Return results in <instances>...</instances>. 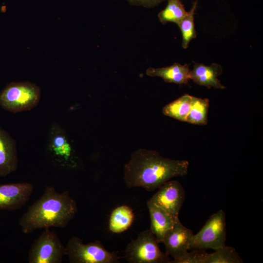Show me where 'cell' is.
Returning a JSON list of instances; mask_svg holds the SVG:
<instances>
[{
	"mask_svg": "<svg viewBox=\"0 0 263 263\" xmlns=\"http://www.w3.org/2000/svg\"><path fill=\"white\" fill-rule=\"evenodd\" d=\"M188 167L187 160L165 158L155 150L139 149L124 166V181L129 188L151 191L174 177L187 175Z\"/></svg>",
	"mask_w": 263,
	"mask_h": 263,
	"instance_id": "1",
	"label": "cell"
},
{
	"mask_svg": "<svg viewBox=\"0 0 263 263\" xmlns=\"http://www.w3.org/2000/svg\"><path fill=\"white\" fill-rule=\"evenodd\" d=\"M77 212V203L68 190L59 193L53 187L47 186L42 196L21 217L19 225L25 234L38 229L64 228Z\"/></svg>",
	"mask_w": 263,
	"mask_h": 263,
	"instance_id": "2",
	"label": "cell"
},
{
	"mask_svg": "<svg viewBox=\"0 0 263 263\" xmlns=\"http://www.w3.org/2000/svg\"><path fill=\"white\" fill-rule=\"evenodd\" d=\"M40 97V89L36 84L29 81L12 82L0 92V106L13 113L27 111L38 105Z\"/></svg>",
	"mask_w": 263,
	"mask_h": 263,
	"instance_id": "3",
	"label": "cell"
},
{
	"mask_svg": "<svg viewBox=\"0 0 263 263\" xmlns=\"http://www.w3.org/2000/svg\"><path fill=\"white\" fill-rule=\"evenodd\" d=\"M150 229L141 232L127 245L124 258L129 263H169V255L163 253Z\"/></svg>",
	"mask_w": 263,
	"mask_h": 263,
	"instance_id": "4",
	"label": "cell"
},
{
	"mask_svg": "<svg viewBox=\"0 0 263 263\" xmlns=\"http://www.w3.org/2000/svg\"><path fill=\"white\" fill-rule=\"evenodd\" d=\"M65 255L71 263H119L114 252L107 250L100 241L84 244L77 236L72 237L65 246Z\"/></svg>",
	"mask_w": 263,
	"mask_h": 263,
	"instance_id": "5",
	"label": "cell"
},
{
	"mask_svg": "<svg viewBox=\"0 0 263 263\" xmlns=\"http://www.w3.org/2000/svg\"><path fill=\"white\" fill-rule=\"evenodd\" d=\"M225 215L221 209L212 214L201 230L193 235L189 249H217L225 245Z\"/></svg>",
	"mask_w": 263,
	"mask_h": 263,
	"instance_id": "6",
	"label": "cell"
},
{
	"mask_svg": "<svg viewBox=\"0 0 263 263\" xmlns=\"http://www.w3.org/2000/svg\"><path fill=\"white\" fill-rule=\"evenodd\" d=\"M65 255V246L57 234L45 229L34 241L28 253L29 263H61Z\"/></svg>",
	"mask_w": 263,
	"mask_h": 263,
	"instance_id": "7",
	"label": "cell"
},
{
	"mask_svg": "<svg viewBox=\"0 0 263 263\" xmlns=\"http://www.w3.org/2000/svg\"><path fill=\"white\" fill-rule=\"evenodd\" d=\"M148 201L162 208L175 220L179 214L185 199V191L181 183L169 180L164 183Z\"/></svg>",
	"mask_w": 263,
	"mask_h": 263,
	"instance_id": "8",
	"label": "cell"
},
{
	"mask_svg": "<svg viewBox=\"0 0 263 263\" xmlns=\"http://www.w3.org/2000/svg\"><path fill=\"white\" fill-rule=\"evenodd\" d=\"M49 155L61 167L71 166L73 150L64 130L56 123L50 128L47 146Z\"/></svg>",
	"mask_w": 263,
	"mask_h": 263,
	"instance_id": "9",
	"label": "cell"
},
{
	"mask_svg": "<svg viewBox=\"0 0 263 263\" xmlns=\"http://www.w3.org/2000/svg\"><path fill=\"white\" fill-rule=\"evenodd\" d=\"M34 190L27 182L0 184V211L15 210L24 206Z\"/></svg>",
	"mask_w": 263,
	"mask_h": 263,
	"instance_id": "10",
	"label": "cell"
},
{
	"mask_svg": "<svg viewBox=\"0 0 263 263\" xmlns=\"http://www.w3.org/2000/svg\"><path fill=\"white\" fill-rule=\"evenodd\" d=\"M193 235L192 230L183 225L178 219L163 237L162 243L165 245L166 253L174 260L181 258L189 249Z\"/></svg>",
	"mask_w": 263,
	"mask_h": 263,
	"instance_id": "11",
	"label": "cell"
},
{
	"mask_svg": "<svg viewBox=\"0 0 263 263\" xmlns=\"http://www.w3.org/2000/svg\"><path fill=\"white\" fill-rule=\"evenodd\" d=\"M18 165L16 142L0 127V177H5L15 171Z\"/></svg>",
	"mask_w": 263,
	"mask_h": 263,
	"instance_id": "12",
	"label": "cell"
},
{
	"mask_svg": "<svg viewBox=\"0 0 263 263\" xmlns=\"http://www.w3.org/2000/svg\"><path fill=\"white\" fill-rule=\"evenodd\" d=\"M222 73V67L218 64L212 63L207 66L193 62V69L190 71V79L197 85L206 86L208 89L213 87L224 89L225 87L218 78Z\"/></svg>",
	"mask_w": 263,
	"mask_h": 263,
	"instance_id": "13",
	"label": "cell"
},
{
	"mask_svg": "<svg viewBox=\"0 0 263 263\" xmlns=\"http://www.w3.org/2000/svg\"><path fill=\"white\" fill-rule=\"evenodd\" d=\"M147 205L150 217V229L159 243H162L166 232L173 226L178 219L175 220L166 211L149 201L147 202Z\"/></svg>",
	"mask_w": 263,
	"mask_h": 263,
	"instance_id": "14",
	"label": "cell"
},
{
	"mask_svg": "<svg viewBox=\"0 0 263 263\" xmlns=\"http://www.w3.org/2000/svg\"><path fill=\"white\" fill-rule=\"evenodd\" d=\"M189 65L175 63L172 65L159 68H149L146 71L148 75L158 76L169 83L187 84L190 79Z\"/></svg>",
	"mask_w": 263,
	"mask_h": 263,
	"instance_id": "15",
	"label": "cell"
},
{
	"mask_svg": "<svg viewBox=\"0 0 263 263\" xmlns=\"http://www.w3.org/2000/svg\"><path fill=\"white\" fill-rule=\"evenodd\" d=\"M134 219V213L129 206H118L112 211L110 215L109 220V230L116 234L122 233L132 225Z\"/></svg>",
	"mask_w": 263,
	"mask_h": 263,
	"instance_id": "16",
	"label": "cell"
},
{
	"mask_svg": "<svg viewBox=\"0 0 263 263\" xmlns=\"http://www.w3.org/2000/svg\"><path fill=\"white\" fill-rule=\"evenodd\" d=\"M193 96L185 94L166 105L163 109L164 115L183 122L191 108Z\"/></svg>",
	"mask_w": 263,
	"mask_h": 263,
	"instance_id": "17",
	"label": "cell"
},
{
	"mask_svg": "<svg viewBox=\"0 0 263 263\" xmlns=\"http://www.w3.org/2000/svg\"><path fill=\"white\" fill-rule=\"evenodd\" d=\"M166 7L158 14L160 21L163 24L173 22L178 25L185 17L188 12L181 0H167Z\"/></svg>",
	"mask_w": 263,
	"mask_h": 263,
	"instance_id": "18",
	"label": "cell"
},
{
	"mask_svg": "<svg viewBox=\"0 0 263 263\" xmlns=\"http://www.w3.org/2000/svg\"><path fill=\"white\" fill-rule=\"evenodd\" d=\"M209 100L193 96L191 108L187 117L188 123L205 125L207 123V113Z\"/></svg>",
	"mask_w": 263,
	"mask_h": 263,
	"instance_id": "19",
	"label": "cell"
},
{
	"mask_svg": "<svg viewBox=\"0 0 263 263\" xmlns=\"http://www.w3.org/2000/svg\"><path fill=\"white\" fill-rule=\"evenodd\" d=\"M199 0H196L189 12H188L185 17L178 25L181 31L182 36V46L187 49L190 41L196 37L195 28L194 16Z\"/></svg>",
	"mask_w": 263,
	"mask_h": 263,
	"instance_id": "20",
	"label": "cell"
},
{
	"mask_svg": "<svg viewBox=\"0 0 263 263\" xmlns=\"http://www.w3.org/2000/svg\"><path fill=\"white\" fill-rule=\"evenodd\" d=\"M243 260L235 249L225 245L212 253H207L204 263H241Z\"/></svg>",
	"mask_w": 263,
	"mask_h": 263,
	"instance_id": "21",
	"label": "cell"
},
{
	"mask_svg": "<svg viewBox=\"0 0 263 263\" xmlns=\"http://www.w3.org/2000/svg\"><path fill=\"white\" fill-rule=\"evenodd\" d=\"M207 253L205 250L194 249L188 252L184 256L177 260L170 261L171 263H204Z\"/></svg>",
	"mask_w": 263,
	"mask_h": 263,
	"instance_id": "22",
	"label": "cell"
},
{
	"mask_svg": "<svg viewBox=\"0 0 263 263\" xmlns=\"http://www.w3.org/2000/svg\"><path fill=\"white\" fill-rule=\"evenodd\" d=\"M132 5L143 6L150 8L157 6L161 2L167 0H127Z\"/></svg>",
	"mask_w": 263,
	"mask_h": 263,
	"instance_id": "23",
	"label": "cell"
}]
</instances>
